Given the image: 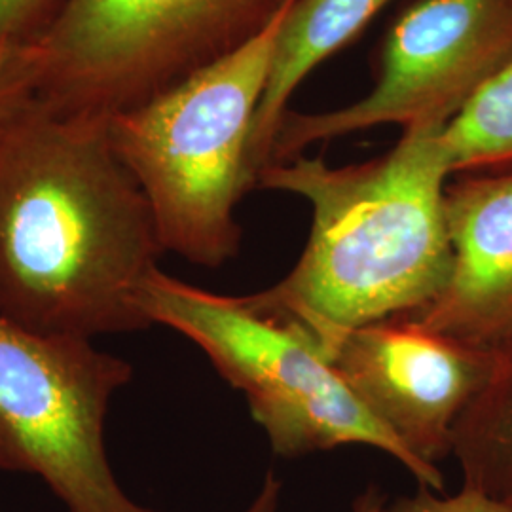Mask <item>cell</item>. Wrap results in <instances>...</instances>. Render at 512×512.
I'll return each mask as SVG.
<instances>
[{"label":"cell","mask_w":512,"mask_h":512,"mask_svg":"<svg viewBox=\"0 0 512 512\" xmlns=\"http://www.w3.org/2000/svg\"><path fill=\"white\" fill-rule=\"evenodd\" d=\"M109 120L23 99L0 120V315L93 340L150 327L139 291L164 255Z\"/></svg>","instance_id":"cell-1"},{"label":"cell","mask_w":512,"mask_h":512,"mask_svg":"<svg viewBox=\"0 0 512 512\" xmlns=\"http://www.w3.org/2000/svg\"><path fill=\"white\" fill-rule=\"evenodd\" d=\"M444 128L404 129L395 147L365 164L330 167L302 154L268 165L256 188L308 200L313 222L293 270L243 302L293 321L327 355L349 330L433 302L452 274Z\"/></svg>","instance_id":"cell-2"},{"label":"cell","mask_w":512,"mask_h":512,"mask_svg":"<svg viewBox=\"0 0 512 512\" xmlns=\"http://www.w3.org/2000/svg\"><path fill=\"white\" fill-rule=\"evenodd\" d=\"M293 4L234 54L110 116V143L147 198L165 253L205 268L238 256L236 209L256 188L253 122Z\"/></svg>","instance_id":"cell-3"},{"label":"cell","mask_w":512,"mask_h":512,"mask_svg":"<svg viewBox=\"0 0 512 512\" xmlns=\"http://www.w3.org/2000/svg\"><path fill=\"white\" fill-rule=\"evenodd\" d=\"M150 327L179 332L241 391L275 456L304 458L368 446L399 461L420 486L444 492L439 467L416 458L349 389L329 355L293 321L262 315L241 296L211 293L160 268L139 291Z\"/></svg>","instance_id":"cell-4"},{"label":"cell","mask_w":512,"mask_h":512,"mask_svg":"<svg viewBox=\"0 0 512 512\" xmlns=\"http://www.w3.org/2000/svg\"><path fill=\"white\" fill-rule=\"evenodd\" d=\"M293 0H59L21 50L25 97L109 120L258 37Z\"/></svg>","instance_id":"cell-5"},{"label":"cell","mask_w":512,"mask_h":512,"mask_svg":"<svg viewBox=\"0 0 512 512\" xmlns=\"http://www.w3.org/2000/svg\"><path fill=\"white\" fill-rule=\"evenodd\" d=\"M131 376L93 340L0 315V471L38 476L69 512H158L124 492L105 444L110 403Z\"/></svg>","instance_id":"cell-6"},{"label":"cell","mask_w":512,"mask_h":512,"mask_svg":"<svg viewBox=\"0 0 512 512\" xmlns=\"http://www.w3.org/2000/svg\"><path fill=\"white\" fill-rule=\"evenodd\" d=\"M511 59L512 0H421L391 29L374 90L338 110H287L272 164L374 126H446Z\"/></svg>","instance_id":"cell-7"},{"label":"cell","mask_w":512,"mask_h":512,"mask_svg":"<svg viewBox=\"0 0 512 512\" xmlns=\"http://www.w3.org/2000/svg\"><path fill=\"white\" fill-rule=\"evenodd\" d=\"M330 361L355 397L416 458L439 467L454 429L494 368V348L389 317L346 332Z\"/></svg>","instance_id":"cell-8"},{"label":"cell","mask_w":512,"mask_h":512,"mask_svg":"<svg viewBox=\"0 0 512 512\" xmlns=\"http://www.w3.org/2000/svg\"><path fill=\"white\" fill-rule=\"evenodd\" d=\"M452 274L408 317L461 342L494 346L512 329V164L461 173L446 184Z\"/></svg>","instance_id":"cell-9"},{"label":"cell","mask_w":512,"mask_h":512,"mask_svg":"<svg viewBox=\"0 0 512 512\" xmlns=\"http://www.w3.org/2000/svg\"><path fill=\"white\" fill-rule=\"evenodd\" d=\"M389 0H294L283 21L270 63L266 88L251 133L256 175L272 164V150L287 103L315 65L357 37Z\"/></svg>","instance_id":"cell-10"},{"label":"cell","mask_w":512,"mask_h":512,"mask_svg":"<svg viewBox=\"0 0 512 512\" xmlns=\"http://www.w3.org/2000/svg\"><path fill=\"white\" fill-rule=\"evenodd\" d=\"M492 348L494 368L456 423L452 456L463 488L512 507V329Z\"/></svg>","instance_id":"cell-11"},{"label":"cell","mask_w":512,"mask_h":512,"mask_svg":"<svg viewBox=\"0 0 512 512\" xmlns=\"http://www.w3.org/2000/svg\"><path fill=\"white\" fill-rule=\"evenodd\" d=\"M452 175L512 164V59L440 135Z\"/></svg>","instance_id":"cell-12"},{"label":"cell","mask_w":512,"mask_h":512,"mask_svg":"<svg viewBox=\"0 0 512 512\" xmlns=\"http://www.w3.org/2000/svg\"><path fill=\"white\" fill-rule=\"evenodd\" d=\"M380 512H512V507L463 486L456 495H440L420 486L414 495H401L395 501H387Z\"/></svg>","instance_id":"cell-13"},{"label":"cell","mask_w":512,"mask_h":512,"mask_svg":"<svg viewBox=\"0 0 512 512\" xmlns=\"http://www.w3.org/2000/svg\"><path fill=\"white\" fill-rule=\"evenodd\" d=\"M59 0H0V46L23 50L52 18Z\"/></svg>","instance_id":"cell-14"},{"label":"cell","mask_w":512,"mask_h":512,"mask_svg":"<svg viewBox=\"0 0 512 512\" xmlns=\"http://www.w3.org/2000/svg\"><path fill=\"white\" fill-rule=\"evenodd\" d=\"M19 59L21 50H8L0 46V120L14 109L19 101L27 99L23 93Z\"/></svg>","instance_id":"cell-15"},{"label":"cell","mask_w":512,"mask_h":512,"mask_svg":"<svg viewBox=\"0 0 512 512\" xmlns=\"http://www.w3.org/2000/svg\"><path fill=\"white\" fill-rule=\"evenodd\" d=\"M283 501V482L275 476L274 471H268L251 503L239 512H281Z\"/></svg>","instance_id":"cell-16"},{"label":"cell","mask_w":512,"mask_h":512,"mask_svg":"<svg viewBox=\"0 0 512 512\" xmlns=\"http://www.w3.org/2000/svg\"><path fill=\"white\" fill-rule=\"evenodd\" d=\"M387 503V495L378 486H368L355 497L351 512H380Z\"/></svg>","instance_id":"cell-17"}]
</instances>
